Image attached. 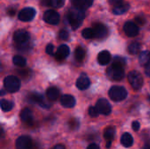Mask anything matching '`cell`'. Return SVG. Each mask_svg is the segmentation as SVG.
I'll use <instances>...</instances> for the list:
<instances>
[{
	"label": "cell",
	"mask_w": 150,
	"mask_h": 149,
	"mask_svg": "<svg viewBox=\"0 0 150 149\" xmlns=\"http://www.w3.org/2000/svg\"><path fill=\"white\" fill-rule=\"evenodd\" d=\"M12 62L18 67H25L26 65V60L21 55H15L12 58Z\"/></svg>",
	"instance_id": "obj_29"
},
{
	"label": "cell",
	"mask_w": 150,
	"mask_h": 149,
	"mask_svg": "<svg viewBox=\"0 0 150 149\" xmlns=\"http://www.w3.org/2000/svg\"><path fill=\"white\" fill-rule=\"evenodd\" d=\"M143 149H150V143H147V144L143 147Z\"/></svg>",
	"instance_id": "obj_41"
},
{
	"label": "cell",
	"mask_w": 150,
	"mask_h": 149,
	"mask_svg": "<svg viewBox=\"0 0 150 149\" xmlns=\"http://www.w3.org/2000/svg\"><path fill=\"white\" fill-rule=\"evenodd\" d=\"M87 149H100V148H99L98 145H97L95 143H92V144L89 145V147L87 148Z\"/></svg>",
	"instance_id": "obj_37"
},
{
	"label": "cell",
	"mask_w": 150,
	"mask_h": 149,
	"mask_svg": "<svg viewBox=\"0 0 150 149\" xmlns=\"http://www.w3.org/2000/svg\"><path fill=\"white\" fill-rule=\"evenodd\" d=\"M29 100L31 102L34 103V104H38L41 107H44V108H48L49 107V105H47V103L45 101L43 96L40 95V94H39V93H37V92L32 93L30 95V97H29Z\"/></svg>",
	"instance_id": "obj_12"
},
{
	"label": "cell",
	"mask_w": 150,
	"mask_h": 149,
	"mask_svg": "<svg viewBox=\"0 0 150 149\" xmlns=\"http://www.w3.org/2000/svg\"><path fill=\"white\" fill-rule=\"evenodd\" d=\"M128 9H129V4L127 3H121L114 6L112 12L116 15H121L126 11H127Z\"/></svg>",
	"instance_id": "obj_20"
},
{
	"label": "cell",
	"mask_w": 150,
	"mask_h": 149,
	"mask_svg": "<svg viewBox=\"0 0 150 149\" xmlns=\"http://www.w3.org/2000/svg\"><path fill=\"white\" fill-rule=\"evenodd\" d=\"M96 107L102 115H109L112 112V106L105 98H100L96 104Z\"/></svg>",
	"instance_id": "obj_7"
},
{
	"label": "cell",
	"mask_w": 150,
	"mask_h": 149,
	"mask_svg": "<svg viewBox=\"0 0 150 149\" xmlns=\"http://www.w3.org/2000/svg\"><path fill=\"white\" fill-rule=\"evenodd\" d=\"M146 75L150 77V63L148 64V67L146 68Z\"/></svg>",
	"instance_id": "obj_39"
},
{
	"label": "cell",
	"mask_w": 150,
	"mask_h": 149,
	"mask_svg": "<svg viewBox=\"0 0 150 149\" xmlns=\"http://www.w3.org/2000/svg\"><path fill=\"white\" fill-rule=\"evenodd\" d=\"M20 119L21 120L25 123V124H33V112L29 108H25L21 112H20Z\"/></svg>",
	"instance_id": "obj_17"
},
{
	"label": "cell",
	"mask_w": 150,
	"mask_h": 149,
	"mask_svg": "<svg viewBox=\"0 0 150 149\" xmlns=\"http://www.w3.org/2000/svg\"><path fill=\"white\" fill-rule=\"evenodd\" d=\"M69 54V47L67 45H61L56 51V54H54L55 58L58 61H62L66 59Z\"/></svg>",
	"instance_id": "obj_13"
},
{
	"label": "cell",
	"mask_w": 150,
	"mask_h": 149,
	"mask_svg": "<svg viewBox=\"0 0 150 149\" xmlns=\"http://www.w3.org/2000/svg\"><path fill=\"white\" fill-rule=\"evenodd\" d=\"M139 61L142 65H147L150 63V52L143 51L141 53L139 57Z\"/></svg>",
	"instance_id": "obj_25"
},
{
	"label": "cell",
	"mask_w": 150,
	"mask_h": 149,
	"mask_svg": "<svg viewBox=\"0 0 150 149\" xmlns=\"http://www.w3.org/2000/svg\"><path fill=\"white\" fill-rule=\"evenodd\" d=\"M120 142L125 148H130L134 144V139L130 133H125L120 138Z\"/></svg>",
	"instance_id": "obj_21"
},
{
	"label": "cell",
	"mask_w": 150,
	"mask_h": 149,
	"mask_svg": "<svg viewBox=\"0 0 150 149\" xmlns=\"http://www.w3.org/2000/svg\"><path fill=\"white\" fill-rule=\"evenodd\" d=\"M71 3L74 7H76L78 9L84 11L92 5L93 0H71Z\"/></svg>",
	"instance_id": "obj_18"
},
{
	"label": "cell",
	"mask_w": 150,
	"mask_h": 149,
	"mask_svg": "<svg viewBox=\"0 0 150 149\" xmlns=\"http://www.w3.org/2000/svg\"><path fill=\"white\" fill-rule=\"evenodd\" d=\"M42 2L45 5L52 6L54 8H61L63 6L65 0H43Z\"/></svg>",
	"instance_id": "obj_24"
},
{
	"label": "cell",
	"mask_w": 150,
	"mask_h": 149,
	"mask_svg": "<svg viewBox=\"0 0 150 149\" xmlns=\"http://www.w3.org/2000/svg\"><path fill=\"white\" fill-rule=\"evenodd\" d=\"M60 96V90L56 87H50L47 90V97L49 100L54 101Z\"/></svg>",
	"instance_id": "obj_22"
},
{
	"label": "cell",
	"mask_w": 150,
	"mask_h": 149,
	"mask_svg": "<svg viewBox=\"0 0 150 149\" xmlns=\"http://www.w3.org/2000/svg\"><path fill=\"white\" fill-rule=\"evenodd\" d=\"M85 17V13L83 10L78 9L76 7H73L71 8L69 11H68V20L69 23L70 25V26L72 27V29H77L83 23V20L84 19Z\"/></svg>",
	"instance_id": "obj_1"
},
{
	"label": "cell",
	"mask_w": 150,
	"mask_h": 149,
	"mask_svg": "<svg viewBox=\"0 0 150 149\" xmlns=\"http://www.w3.org/2000/svg\"><path fill=\"white\" fill-rule=\"evenodd\" d=\"M140 127H141V125H140V123H139L138 121H134V122H133V124H132V128H133L134 131H135V132L139 131Z\"/></svg>",
	"instance_id": "obj_36"
},
{
	"label": "cell",
	"mask_w": 150,
	"mask_h": 149,
	"mask_svg": "<svg viewBox=\"0 0 150 149\" xmlns=\"http://www.w3.org/2000/svg\"><path fill=\"white\" fill-rule=\"evenodd\" d=\"M109 1H110V4H112L113 5H117L119 4L123 3V0H109Z\"/></svg>",
	"instance_id": "obj_38"
},
{
	"label": "cell",
	"mask_w": 150,
	"mask_h": 149,
	"mask_svg": "<svg viewBox=\"0 0 150 149\" xmlns=\"http://www.w3.org/2000/svg\"><path fill=\"white\" fill-rule=\"evenodd\" d=\"M115 133H116V131H115V128L114 127H112V126L107 127L105 130V133H104L105 140L106 141H112V140L114 139Z\"/></svg>",
	"instance_id": "obj_23"
},
{
	"label": "cell",
	"mask_w": 150,
	"mask_h": 149,
	"mask_svg": "<svg viewBox=\"0 0 150 149\" xmlns=\"http://www.w3.org/2000/svg\"><path fill=\"white\" fill-rule=\"evenodd\" d=\"M43 19L45 22L50 25H57L60 21V15L54 10L47 11L43 15Z\"/></svg>",
	"instance_id": "obj_9"
},
{
	"label": "cell",
	"mask_w": 150,
	"mask_h": 149,
	"mask_svg": "<svg viewBox=\"0 0 150 149\" xmlns=\"http://www.w3.org/2000/svg\"><path fill=\"white\" fill-rule=\"evenodd\" d=\"M127 79L132 88L134 90H139L142 87L143 78L142 75L137 71H131L127 75Z\"/></svg>",
	"instance_id": "obj_5"
},
{
	"label": "cell",
	"mask_w": 150,
	"mask_h": 149,
	"mask_svg": "<svg viewBox=\"0 0 150 149\" xmlns=\"http://www.w3.org/2000/svg\"><path fill=\"white\" fill-rule=\"evenodd\" d=\"M111 54L107 50H103L98 55V61L100 65H107L111 61Z\"/></svg>",
	"instance_id": "obj_19"
},
{
	"label": "cell",
	"mask_w": 150,
	"mask_h": 149,
	"mask_svg": "<svg viewBox=\"0 0 150 149\" xmlns=\"http://www.w3.org/2000/svg\"><path fill=\"white\" fill-rule=\"evenodd\" d=\"M89 115L91 118H96V117H98L99 115V112H98L96 106H91L89 108Z\"/></svg>",
	"instance_id": "obj_32"
},
{
	"label": "cell",
	"mask_w": 150,
	"mask_h": 149,
	"mask_svg": "<svg viewBox=\"0 0 150 149\" xmlns=\"http://www.w3.org/2000/svg\"><path fill=\"white\" fill-rule=\"evenodd\" d=\"M112 64L117 65V66H120L121 68H124L125 65H126V60L123 57H121V56H115L113 58Z\"/></svg>",
	"instance_id": "obj_31"
},
{
	"label": "cell",
	"mask_w": 150,
	"mask_h": 149,
	"mask_svg": "<svg viewBox=\"0 0 150 149\" xmlns=\"http://www.w3.org/2000/svg\"><path fill=\"white\" fill-rule=\"evenodd\" d=\"M36 15V11L32 7H25L22 9L18 13V19L24 22L31 21L34 18Z\"/></svg>",
	"instance_id": "obj_6"
},
{
	"label": "cell",
	"mask_w": 150,
	"mask_h": 149,
	"mask_svg": "<svg viewBox=\"0 0 150 149\" xmlns=\"http://www.w3.org/2000/svg\"><path fill=\"white\" fill-rule=\"evenodd\" d=\"M61 105L65 108H73L76 105V99L71 95H63L61 97Z\"/></svg>",
	"instance_id": "obj_16"
},
{
	"label": "cell",
	"mask_w": 150,
	"mask_h": 149,
	"mask_svg": "<svg viewBox=\"0 0 150 149\" xmlns=\"http://www.w3.org/2000/svg\"><path fill=\"white\" fill-rule=\"evenodd\" d=\"M0 105H1V109L4 112H10L13 108L14 104L11 101H10V100L2 99L1 102H0Z\"/></svg>",
	"instance_id": "obj_27"
},
{
	"label": "cell",
	"mask_w": 150,
	"mask_h": 149,
	"mask_svg": "<svg viewBox=\"0 0 150 149\" xmlns=\"http://www.w3.org/2000/svg\"><path fill=\"white\" fill-rule=\"evenodd\" d=\"M106 75L109 79L112 81H120L122 80L125 76L124 68H121L120 66L112 64L106 70Z\"/></svg>",
	"instance_id": "obj_2"
},
{
	"label": "cell",
	"mask_w": 150,
	"mask_h": 149,
	"mask_svg": "<svg viewBox=\"0 0 150 149\" xmlns=\"http://www.w3.org/2000/svg\"><path fill=\"white\" fill-rule=\"evenodd\" d=\"M76 87L81 90H87L90 85H91V81L90 79L88 78V76L84 74H83L76 81Z\"/></svg>",
	"instance_id": "obj_15"
},
{
	"label": "cell",
	"mask_w": 150,
	"mask_h": 149,
	"mask_svg": "<svg viewBox=\"0 0 150 149\" xmlns=\"http://www.w3.org/2000/svg\"><path fill=\"white\" fill-rule=\"evenodd\" d=\"M69 32L66 31V30H62L60 32H59V37L61 40H67L69 39Z\"/></svg>",
	"instance_id": "obj_33"
},
{
	"label": "cell",
	"mask_w": 150,
	"mask_h": 149,
	"mask_svg": "<svg viewBox=\"0 0 150 149\" xmlns=\"http://www.w3.org/2000/svg\"><path fill=\"white\" fill-rule=\"evenodd\" d=\"M85 57V50L82 47H77L75 51V58L77 61H83Z\"/></svg>",
	"instance_id": "obj_28"
},
{
	"label": "cell",
	"mask_w": 150,
	"mask_h": 149,
	"mask_svg": "<svg viewBox=\"0 0 150 149\" xmlns=\"http://www.w3.org/2000/svg\"><path fill=\"white\" fill-rule=\"evenodd\" d=\"M111 143H112V141H106V147H107L108 148L111 147Z\"/></svg>",
	"instance_id": "obj_42"
},
{
	"label": "cell",
	"mask_w": 150,
	"mask_h": 149,
	"mask_svg": "<svg viewBox=\"0 0 150 149\" xmlns=\"http://www.w3.org/2000/svg\"><path fill=\"white\" fill-rule=\"evenodd\" d=\"M33 141L27 135L20 136L16 141V149H32Z\"/></svg>",
	"instance_id": "obj_10"
},
{
	"label": "cell",
	"mask_w": 150,
	"mask_h": 149,
	"mask_svg": "<svg viewBox=\"0 0 150 149\" xmlns=\"http://www.w3.org/2000/svg\"><path fill=\"white\" fill-rule=\"evenodd\" d=\"M54 47L53 44H48L46 47V53L47 54H50V55L54 54Z\"/></svg>",
	"instance_id": "obj_35"
},
{
	"label": "cell",
	"mask_w": 150,
	"mask_h": 149,
	"mask_svg": "<svg viewBox=\"0 0 150 149\" xmlns=\"http://www.w3.org/2000/svg\"><path fill=\"white\" fill-rule=\"evenodd\" d=\"M54 149H65V148H64V146L59 144V145H56V146L54 148Z\"/></svg>",
	"instance_id": "obj_40"
},
{
	"label": "cell",
	"mask_w": 150,
	"mask_h": 149,
	"mask_svg": "<svg viewBox=\"0 0 150 149\" xmlns=\"http://www.w3.org/2000/svg\"><path fill=\"white\" fill-rule=\"evenodd\" d=\"M109 97L112 100L120 102L127 97V91L122 86H112L109 90Z\"/></svg>",
	"instance_id": "obj_3"
},
{
	"label": "cell",
	"mask_w": 150,
	"mask_h": 149,
	"mask_svg": "<svg viewBox=\"0 0 150 149\" xmlns=\"http://www.w3.org/2000/svg\"><path fill=\"white\" fill-rule=\"evenodd\" d=\"M135 22H137L139 25H144L146 23V18L142 15H140V16L135 18Z\"/></svg>",
	"instance_id": "obj_34"
},
{
	"label": "cell",
	"mask_w": 150,
	"mask_h": 149,
	"mask_svg": "<svg viewBox=\"0 0 150 149\" xmlns=\"http://www.w3.org/2000/svg\"><path fill=\"white\" fill-rule=\"evenodd\" d=\"M4 85L7 91L9 92H17L20 89V82L18 78L14 76H6L4 80Z\"/></svg>",
	"instance_id": "obj_4"
},
{
	"label": "cell",
	"mask_w": 150,
	"mask_h": 149,
	"mask_svg": "<svg viewBox=\"0 0 150 149\" xmlns=\"http://www.w3.org/2000/svg\"><path fill=\"white\" fill-rule=\"evenodd\" d=\"M92 28L94 30L95 38L102 39V38L105 37L106 34H107V28L103 24H100V23L95 24Z\"/></svg>",
	"instance_id": "obj_14"
},
{
	"label": "cell",
	"mask_w": 150,
	"mask_h": 149,
	"mask_svg": "<svg viewBox=\"0 0 150 149\" xmlns=\"http://www.w3.org/2000/svg\"><path fill=\"white\" fill-rule=\"evenodd\" d=\"M142 45L139 42H133L128 46V52L131 54H137L141 52Z\"/></svg>",
	"instance_id": "obj_26"
},
{
	"label": "cell",
	"mask_w": 150,
	"mask_h": 149,
	"mask_svg": "<svg viewBox=\"0 0 150 149\" xmlns=\"http://www.w3.org/2000/svg\"><path fill=\"white\" fill-rule=\"evenodd\" d=\"M13 40L18 45L27 43L29 41V40H30V34H29V32L27 31L23 30V29H19V30H17L14 32Z\"/></svg>",
	"instance_id": "obj_8"
},
{
	"label": "cell",
	"mask_w": 150,
	"mask_h": 149,
	"mask_svg": "<svg viewBox=\"0 0 150 149\" xmlns=\"http://www.w3.org/2000/svg\"><path fill=\"white\" fill-rule=\"evenodd\" d=\"M82 35L84 39H92L95 38V33L93 28H85L82 32Z\"/></svg>",
	"instance_id": "obj_30"
},
{
	"label": "cell",
	"mask_w": 150,
	"mask_h": 149,
	"mask_svg": "<svg viewBox=\"0 0 150 149\" xmlns=\"http://www.w3.org/2000/svg\"><path fill=\"white\" fill-rule=\"evenodd\" d=\"M138 25L133 21H127L124 25V32L128 37H135L139 33Z\"/></svg>",
	"instance_id": "obj_11"
}]
</instances>
